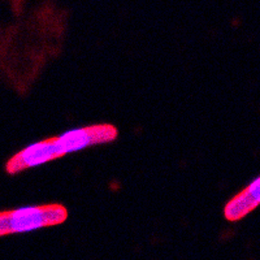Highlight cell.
Instances as JSON below:
<instances>
[{
    "instance_id": "1",
    "label": "cell",
    "mask_w": 260,
    "mask_h": 260,
    "mask_svg": "<svg viewBox=\"0 0 260 260\" xmlns=\"http://www.w3.org/2000/svg\"><path fill=\"white\" fill-rule=\"evenodd\" d=\"M68 212L60 204L34 206L17 210L4 211L0 216V234L25 233L51 225L61 224L67 220Z\"/></svg>"
},
{
    "instance_id": "3",
    "label": "cell",
    "mask_w": 260,
    "mask_h": 260,
    "mask_svg": "<svg viewBox=\"0 0 260 260\" xmlns=\"http://www.w3.org/2000/svg\"><path fill=\"white\" fill-rule=\"evenodd\" d=\"M59 145L56 142V137L55 138L46 139L41 142L32 143L27 146L18 154H16L12 159L7 162V172L11 175H15L18 172L24 171V169L31 168V167L41 166L45 162L51 161L55 157L61 156Z\"/></svg>"
},
{
    "instance_id": "4",
    "label": "cell",
    "mask_w": 260,
    "mask_h": 260,
    "mask_svg": "<svg viewBox=\"0 0 260 260\" xmlns=\"http://www.w3.org/2000/svg\"><path fill=\"white\" fill-rule=\"evenodd\" d=\"M260 204V176L252 181L247 187L237 194L224 208L225 219L238 221L254 211Z\"/></svg>"
},
{
    "instance_id": "2",
    "label": "cell",
    "mask_w": 260,
    "mask_h": 260,
    "mask_svg": "<svg viewBox=\"0 0 260 260\" xmlns=\"http://www.w3.org/2000/svg\"><path fill=\"white\" fill-rule=\"evenodd\" d=\"M116 137H117L116 127L106 124L69 130L67 133L56 137V142L59 145L61 156H64L69 152H76L90 146L111 142Z\"/></svg>"
}]
</instances>
